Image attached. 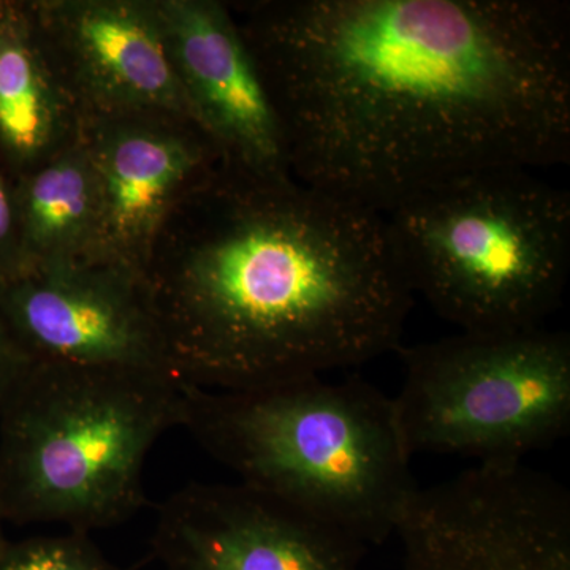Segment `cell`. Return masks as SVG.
<instances>
[{"instance_id": "obj_4", "label": "cell", "mask_w": 570, "mask_h": 570, "mask_svg": "<svg viewBox=\"0 0 570 570\" xmlns=\"http://www.w3.org/2000/svg\"><path fill=\"white\" fill-rule=\"evenodd\" d=\"M174 374L36 362L0 415L6 523L118 527L146 504L154 445L184 422Z\"/></svg>"}, {"instance_id": "obj_2", "label": "cell", "mask_w": 570, "mask_h": 570, "mask_svg": "<svg viewBox=\"0 0 570 570\" xmlns=\"http://www.w3.org/2000/svg\"><path fill=\"white\" fill-rule=\"evenodd\" d=\"M140 279L175 376L217 392L396 352L414 303L384 214L224 160L165 219Z\"/></svg>"}, {"instance_id": "obj_1", "label": "cell", "mask_w": 570, "mask_h": 570, "mask_svg": "<svg viewBox=\"0 0 570 570\" xmlns=\"http://www.w3.org/2000/svg\"><path fill=\"white\" fill-rule=\"evenodd\" d=\"M230 7L306 186L385 214L461 176L570 159L568 2Z\"/></svg>"}, {"instance_id": "obj_13", "label": "cell", "mask_w": 570, "mask_h": 570, "mask_svg": "<svg viewBox=\"0 0 570 570\" xmlns=\"http://www.w3.org/2000/svg\"><path fill=\"white\" fill-rule=\"evenodd\" d=\"M81 112L37 36L28 0H0V165L11 181L81 140Z\"/></svg>"}, {"instance_id": "obj_11", "label": "cell", "mask_w": 570, "mask_h": 570, "mask_svg": "<svg viewBox=\"0 0 570 570\" xmlns=\"http://www.w3.org/2000/svg\"><path fill=\"white\" fill-rule=\"evenodd\" d=\"M28 3L41 48L82 119L132 111L194 119L168 58L156 0Z\"/></svg>"}, {"instance_id": "obj_8", "label": "cell", "mask_w": 570, "mask_h": 570, "mask_svg": "<svg viewBox=\"0 0 570 570\" xmlns=\"http://www.w3.org/2000/svg\"><path fill=\"white\" fill-rule=\"evenodd\" d=\"M0 316L36 362L174 374L140 276L81 262L0 283Z\"/></svg>"}, {"instance_id": "obj_5", "label": "cell", "mask_w": 570, "mask_h": 570, "mask_svg": "<svg viewBox=\"0 0 570 570\" xmlns=\"http://www.w3.org/2000/svg\"><path fill=\"white\" fill-rule=\"evenodd\" d=\"M412 294L461 332L542 326L570 268V194L528 168H493L384 214Z\"/></svg>"}, {"instance_id": "obj_17", "label": "cell", "mask_w": 570, "mask_h": 570, "mask_svg": "<svg viewBox=\"0 0 570 570\" xmlns=\"http://www.w3.org/2000/svg\"><path fill=\"white\" fill-rule=\"evenodd\" d=\"M33 365L36 360L26 352L0 316V415L17 395Z\"/></svg>"}, {"instance_id": "obj_7", "label": "cell", "mask_w": 570, "mask_h": 570, "mask_svg": "<svg viewBox=\"0 0 570 570\" xmlns=\"http://www.w3.org/2000/svg\"><path fill=\"white\" fill-rule=\"evenodd\" d=\"M403 570H570V494L520 463H478L409 498Z\"/></svg>"}, {"instance_id": "obj_10", "label": "cell", "mask_w": 570, "mask_h": 570, "mask_svg": "<svg viewBox=\"0 0 570 570\" xmlns=\"http://www.w3.org/2000/svg\"><path fill=\"white\" fill-rule=\"evenodd\" d=\"M167 570H358L366 546L243 483H189L157 510Z\"/></svg>"}, {"instance_id": "obj_16", "label": "cell", "mask_w": 570, "mask_h": 570, "mask_svg": "<svg viewBox=\"0 0 570 570\" xmlns=\"http://www.w3.org/2000/svg\"><path fill=\"white\" fill-rule=\"evenodd\" d=\"M20 269V230L13 181L0 165V283L17 276Z\"/></svg>"}, {"instance_id": "obj_14", "label": "cell", "mask_w": 570, "mask_h": 570, "mask_svg": "<svg viewBox=\"0 0 570 570\" xmlns=\"http://www.w3.org/2000/svg\"><path fill=\"white\" fill-rule=\"evenodd\" d=\"M13 189L20 230V273L96 262L99 190L81 140L13 181Z\"/></svg>"}, {"instance_id": "obj_6", "label": "cell", "mask_w": 570, "mask_h": 570, "mask_svg": "<svg viewBox=\"0 0 570 570\" xmlns=\"http://www.w3.org/2000/svg\"><path fill=\"white\" fill-rule=\"evenodd\" d=\"M392 397L409 455L520 463L570 428V337L546 326L401 346Z\"/></svg>"}, {"instance_id": "obj_9", "label": "cell", "mask_w": 570, "mask_h": 570, "mask_svg": "<svg viewBox=\"0 0 570 570\" xmlns=\"http://www.w3.org/2000/svg\"><path fill=\"white\" fill-rule=\"evenodd\" d=\"M81 141L99 190L96 262L140 276L165 219L223 156L193 118L168 111L85 118Z\"/></svg>"}, {"instance_id": "obj_12", "label": "cell", "mask_w": 570, "mask_h": 570, "mask_svg": "<svg viewBox=\"0 0 570 570\" xmlns=\"http://www.w3.org/2000/svg\"><path fill=\"white\" fill-rule=\"evenodd\" d=\"M156 7L194 119L224 163L255 175H292L283 122L230 3L156 0Z\"/></svg>"}, {"instance_id": "obj_18", "label": "cell", "mask_w": 570, "mask_h": 570, "mask_svg": "<svg viewBox=\"0 0 570 570\" xmlns=\"http://www.w3.org/2000/svg\"><path fill=\"white\" fill-rule=\"evenodd\" d=\"M3 524H6V519H3L2 504H0V549H2L7 540L6 532H3Z\"/></svg>"}, {"instance_id": "obj_3", "label": "cell", "mask_w": 570, "mask_h": 570, "mask_svg": "<svg viewBox=\"0 0 570 570\" xmlns=\"http://www.w3.org/2000/svg\"><path fill=\"white\" fill-rule=\"evenodd\" d=\"M183 428L243 485L366 547L395 534L419 489L392 397L362 377L245 392L186 385Z\"/></svg>"}, {"instance_id": "obj_15", "label": "cell", "mask_w": 570, "mask_h": 570, "mask_svg": "<svg viewBox=\"0 0 570 570\" xmlns=\"http://www.w3.org/2000/svg\"><path fill=\"white\" fill-rule=\"evenodd\" d=\"M0 570H126L112 562L91 534L81 531L56 535L7 539L0 549Z\"/></svg>"}]
</instances>
